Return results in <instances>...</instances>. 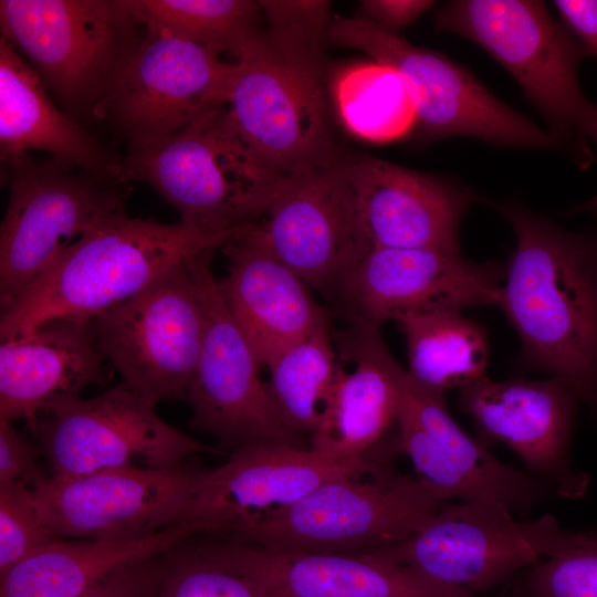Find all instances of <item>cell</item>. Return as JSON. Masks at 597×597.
I'll return each instance as SVG.
<instances>
[{
	"mask_svg": "<svg viewBox=\"0 0 597 597\" xmlns=\"http://www.w3.org/2000/svg\"><path fill=\"white\" fill-rule=\"evenodd\" d=\"M505 276L495 263L432 248H371L342 281L344 310L356 324L495 305Z\"/></svg>",
	"mask_w": 597,
	"mask_h": 597,
	"instance_id": "18",
	"label": "cell"
},
{
	"mask_svg": "<svg viewBox=\"0 0 597 597\" xmlns=\"http://www.w3.org/2000/svg\"><path fill=\"white\" fill-rule=\"evenodd\" d=\"M122 172L153 187L180 222L222 233L258 220L281 176L244 142L227 105L153 148L127 153Z\"/></svg>",
	"mask_w": 597,
	"mask_h": 597,
	"instance_id": "5",
	"label": "cell"
},
{
	"mask_svg": "<svg viewBox=\"0 0 597 597\" xmlns=\"http://www.w3.org/2000/svg\"><path fill=\"white\" fill-rule=\"evenodd\" d=\"M266 24L264 34L273 42L311 55L322 56V43L329 28V1H259Z\"/></svg>",
	"mask_w": 597,
	"mask_h": 597,
	"instance_id": "35",
	"label": "cell"
},
{
	"mask_svg": "<svg viewBox=\"0 0 597 597\" xmlns=\"http://www.w3.org/2000/svg\"><path fill=\"white\" fill-rule=\"evenodd\" d=\"M56 537L42 519L32 490L21 481L0 484V574Z\"/></svg>",
	"mask_w": 597,
	"mask_h": 597,
	"instance_id": "34",
	"label": "cell"
},
{
	"mask_svg": "<svg viewBox=\"0 0 597 597\" xmlns=\"http://www.w3.org/2000/svg\"><path fill=\"white\" fill-rule=\"evenodd\" d=\"M9 202L0 227V305L9 307L86 231L124 210L130 187L50 156L2 160Z\"/></svg>",
	"mask_w": 597,
	"mask_h": 597,
	"instance_id": "6",
	"label": "cell"
},
{
	"mask_svg": "<svg viewBox=\"0 0 597 597\" xmlns=\"http://www.w3.org/2000/svg\"><path fill=\"white\" fill-rule=\"evenodd\" d=\"M125 383L51 406L33 434L53 478L116 469H167L196 453L226 454L164 421Z\"/></svg>",
	"mask_w": 597,
	"mask_h": 597,
	"instance_id": "11",
	"label": "cell"
},
{
	"mask_svg": "<svg viewBox=\"0 0 597 597\" xmlns=\"http://www.w3.org/2000/svg\"><path fill=\"white\" fill-rule=\"evenodd\" d=\"M492 597H526L523 593H521L519 589L514 590L512 594L507 595H498Z\"/></svg>",
	"mask_w": 597,
	"mask_h": 597,
	"instance_id": "41",
	"label": "cell"
},
{
	"mask_svg": "<svg viewBox=\"0 0 597 597\" xmlns=\"http://www.w3.org/2000/svg\"><path fill=\"white\" fill-rule=\"evenodd\" d=\"M213 249L187 259L205 311V334L185 401L189 428L214 437L222 449L253 441L307 448L304 434L284 420L273 402L250 343L235 324L211 270Z\"/></svg>",
	"mask_w": 597,
	"mask_h": 597,
	"instance_id": "13",
	"label": "cell"
},
{
	"mask_svg": "<svg viewBox=\"0 0 597 597\" xmlns=\"http://www.w3.org/2000/svg\"><path fill=\"white\" fill-rule=\"evenodd\" d=\"M272 253L308 287L338 290L371 249L342 160L280 176L263 214L250 223Z\"/></svg>",
	"mask_w": 597,
	"mask_h": 597,
	"instance_id": "15",
	"label": "cell"
},
{
	"mask_svg": "<svg viewBox=\"0 0 597 597\" xmlns=\"http://www.w3.org/2000/svg\"><path fill=\"white\" fill-rule=\"evenodd\" d=\"M165 552L113 574L77 597H154L165 567Z\"/></svg>",
	"mask_w": 597,
	"mask_h": 597,
	"instance_id": "37",
	"label": "cell"
},
{
	"mask_svg": "<svg viewBox=\"0 0 597 597\" xmlns=\"http://www.w3.org/2000/svg\"><path fill=\"white\" fill-rule=\"evenodd\" d=\"M210 470L188 459L167 469L49 476L32 492L56 538L133 541L180 524Z\"/></svg>",
	"mask_w": 597,
	"mask_h": 597,
	"instance_id": "16",
	"label": "cell"
},
{
	"mask_svg": "<svg viewBox=\"0 0 597 597\" xmlns=\"http://www.w3.org/2000/svg\"><path fill=\"white\" fill-rule=\"evenodd\" d=\"M192 536L186 523L133 541L55 538L0 574V597H77Z\"/></svg>",
	"mask_w": 597,
	"mask_h": 597,
	"instance_id": "27",
	"label": "cell"
},
{
	"mask_svg": "<svg viewBox=\"0 0 597 597\" xmlns=\"http://www.w3.org/2000/svg\"><path fill=\"white\" fill-rule=\"evenodd\" d=\"M185 40L147 32L95 113L127 145L153 148L205 113L228 104L235 62Z\"/></svg>",
	"mask_w": 597,
	"mask_h": 597,
	"instance_id": "14",
	"label": "cell"
},
{
	"mask_svg": "<svg viewBox=\"0 0 597 597\" xmlns=\"http://www.w3.org/2000/svg\"><path fill=\"white\" fill-rule=\"evenodd\" d=\"M104 362L90 323L54 320L1 341L0 419L24 420L33 432L51 406L103 385Z\"/></svg>",
	"mask_w": 597,
	"mask_h": 597,
	"instance_id": "24",
	"label": "cell"
},
{
	"mask_svg": "<svg viewBox=\"0 0 597 597\" xmlns=\"http://www.w3.org/2000/svg\"><path fill=\"white\" fill-rule=\"evenodd\" d=\"M123 383L154 406L185 399L205 334V311L187 260L90 322Z\"/></svg>",
	"mask_w": 597,
	"mask_h": 597,
	"instance_id": "10",
	"label": "cell"
},
{
	"mask_svg": "<svg viewBox=\"0 0 597 597\" xmlns=\"http://www.w3.org/2000/svg\"><path fill=\"white\" fill-rule=\"evenodd\" d=\"M585 211L597 213V196L570 209L572 213Z\"/></svg>",
	"mask_w": 597,
	"mask_h": 597,
	"instance_id": "40",
	"label": "cell"
},
{
	"mask_svg": "<svg viewBox=\"0 0 597 597\" xmlns=\"http://www.w3.org/2000/svg\"><path fill=\"white\" fill-rule=\"evenodd\" d=\"M442 501L389 463L327 481L231 540L293 552L357 553L397 544L422 528Z\"/></svg>",
	"mask_w": 597,
	"mask_h": 597,
	"instance_id": "7",
	"label": "cell"
},
{
	"mask_svg": "<svg viewBox=\"0 0 597 597\" xmlns=\"http://www.w3.org/2000/svg\"><path fill=\"white\" fill-rule=\"evenodd\" d=\"M516 248L496 303L521 342L520 366L567 383L597 421V233L570 232L500 203Z\"/></svg>",
	"mask_w": 597,
	"mask_h": 597,
	"instance_id": "1",
	"label": "cell"
},
{
	"mask_svg": "<svg viewBox=\"0 0 597 597\" xmlns=\"http://www.w3.org/2000/svg\"><path fill=\"white\" fill-rule=\"evenodd\" d=\"M333 341L338 370L310 448L345 462L369 455L386 439L398 425L400 397L379 327L353 323Z\"/></svg>",
	"mask_w": 597,
	"mask_h": 597,
	"instance_id": "23",
	"label": "cell"
},
{
	"mask_svg": "<svg viewBox=\"0 0 597 597\" xmlns=\"http://www.w3.org/2000/svg\"><path fill=\"white\" fill-rule=\"evenodd\" d=\"M231 235L117 211L72 243L1 312V341L29 335L54 320L90 323L174 265L222 247Z\"/></svg>",
	"mask_w": 597,
	"mask_h": 597,
	"instance_id": "2",
	"label": "cell"
},
{
	"mask_svg": "<svg viewBox=\"0 0 597 597\" xmlns=\"http://www.w3.org/2000/svg\"><path fill=\"white\" fill-rule=\"evenodd\" d=\"M553 4L586 57H597V0H556Z\"/></svg>",
	"mask_w": 597,
	"mask_h": 597,
	"instance_id": "39",
	"label": "cell"
},
{
	"mask_svg": "<svg viewBox=\"0 0 597 597\" xmlns=\"http://www.w3.org/2000/svg\"><path fill=\"white\" fill-rule=\"evenodd\" d=\"M396 323L407 342V373L422 389L443 395L486 377L485 333L461 312L409 315Z\"/></svg>",
	"mask_w": 597,
	"mask_h": 597,
	"instance_id": "28",
	"label": "cell"
},
{
	"mask_svg": "<svg viewBox=\"0 0 597 597\" xmlns=\"http://www.w3.org/2000/svg\"><path fill=\"white\" fill-rule=\"evenodd\" d=\"M222 538L234 562L274 597H476L367 552L281 551Z\"/></svg>",
	"mask_w": 597,
	"mask_h": 597,
	"instance_id": "22",
	"label": "cell"
},
{
	"mask_svg": "<svg viewBox=\"0 0 597 597\" xmlns=\"http://www.w3.org/2000/svg\"><path fill=\"white\" fill-rule=\"evenodd\" d=\"M154 597H274L243 570L219 536L192 535L165 552Z\"/></svg>",
	"mask_w": 597,
	"mask_h": 597,
	"instance_id": "32",
	"label": "cell"
},
{
	"mask_svg": "<svg viewBox=\"0 0 597 597\" xmlns=\"http://www.w3.org/2000/svg\"><path fill=\"white\" fill-rule=\"evenodd\" d=\"M147 32L185 40L238 61L263 25L252 0H125Z\"/></svg>",
	"mask_w": 597,
	"mask_h": 597,
	"instance_id": "29",
	"label": "cell"
},
{
	"mask_svg": "<svg viewBox=\"0 0 597 597\" xmlns=\"http://www.w3.org/2000/svg\"><path fill=\"white\" fill-rule=\"evenodd\" d=\"M235 64L228 114L262 160L283 175L333 157L322 57L283 48L262 29Z\"/></svg>",
	"mask_w": 597,
	"mask_h": 597,
	"instance_id": "9",
	"label": "cell"
},
{
	"mask_svg": "<svg viewBox=\"0 0 597 597\" xmlns=\"http://www.w3.org/2000/svg\"><path fill=\"white\" fill-rule=\"evenodd\" d=\"M39 454L11 422L0 419V484L21 481L31 490L42 485L49 476L38 465Z\"/></svg>",
	"mask_w": 597,
	"mask_h": 597,
	"instance_id": "36",
	"label": "cell"
},
{
	"mask_svg": "<svg viewBox=\"0 0 597 597\" xmlns=\"http://www.w3.org/2000/svg\"><path fill=\"white\" fill-rule=\"evenodd\" d=\"M434 29L463 36L500 62L582 168L597 146V104L583 93L578 67L586 54L542 1L455 0L434 14Z\"/></svg>",
	"mask_w": 597,
	"mask_h": 597,
	"instance_id": "3",
	"label": "cell"
},
{
	"mask_svg": "<svg viewBox=\"0 0 597 597\" xmlns=\"http://www.w3.org/2000/svg\"><path fill=\"white\" fill-rule=\"evenodd\" d=\"M387 463L376 453L339 462L311 448L248 442L211 468L181 523L193 535L231 538L327 481L374 474Z\"/></svg>",
	"mask_w": 597,
	"mask_h": 597,
	"instance_id": "17",
	"label": "cell"
},
{
	"mask_svg": "<svg viewBox=\"0 0 597 597\" xmlns=\"http://www.w3.org/2000/svg\"><path fill=\"white\" fill-rule=\"evenodd\" d=\"M432 4L427 0H365L360 2L358 17L397 33L398 29L416 21Z\"/></svg>",
	"mask_w": 597,
	"mask_h": 597,
	"instance_id": "38",
	"label": "cell"
},
{
	"mask_svg": "<svg viewBox=\"0 0 597 597\" xmlns=\"http://www.w3.org/2000/svg\"><path fill=\"white\" fill-rule=\"evenodd\" d=\"M334 100L346 129L365 140L394 142L417 126L416 106L405 81L375 61L344 69L334 83Z\"/></svg>",
	"mask_w": 597,
	"mask_h": 597,
	"instance_id": "30",
	"label": "cell"
},
{
	"mask_svg": "<svg viewBox=\"0 0 597 597\" xmlns=\"http://www.w3.org/2000/svg\"><path fill=\"white\" fill-rule=\"evenodd\" d=\"M388 368L401 402L438 446L431 475L442 501H483L525 516L545 499L551 491L545 483L499 461L460 428L443 395L415 384L391 354Z\"/></svg>",
	"mask_w": 597,
	"mask_h": 597,
	"instance_id": "25",
	"label": "cell"
},
{
	"mask_svg": "<svg viewBox=\"0 0 597 597\" xmlns=\"http://www.w3.org/2000/svg\"><path fill=\"white\" fill-rule=\"evenodd\" d=\"M524 570L526 597H597V528L567 531L556 552Z\"/></svg>",
	"mask_w": 597,
	"mask_h": 597,
	"instance_id": "33",
	"label": "cell"
},
{
	"mask_svg": "<svg viewBox=\"0 0 597 597\" xmlns=\"http://www.w3.org/2000/svg\"><path fill=\"white\" fill-rule=\"evenodd\" d=\"M222 250L229 269L217 281L218 290L262 367L329 326L328 314L306 283L272 253L250 223L237 229Z\"/></svg>",
	"mask_w": 597,
	"mask_h": 597,
	"instance_id": "21",
	"label": "cell"
},
{
	"mask_svg": "<svg viewBox=\"0 0 597 597\" xmlns=\"http://www.w3.org/2000/svg\"><path fill=\"white\" fill-rule=\"evenodd\" d=\"M566 533L551 514L515 521L493 503L446 501L418 532L366 552L475 595L556 552Z\"/></svg>",
	"mask_w": 597,
	"mask_h": 597,
	"instance_id": "12",
	"label": "cell"
},
{
	"mask_svg": "<svg viewBox=\"0 0 597 597\" xmlns=\"http://www.w3.org/2000/svg\"><path fill=\"white\" fill-rule=\"evenodd\" d=\"M339 357L329 326L318 328L281 353L266 368L268 391L284 420L311 437L320 427Z\"/></svg>",
	"mask_w": 597,
	"mask_h": 597,
	"instance_id": "31",
	"label": "cell"
},
{
	"mask_svg": "<svg viewBox=\"0 0 597 597\" xmlns=\"http://www.w3.org/2000/svg\"><path fill=\"white\" fill-rule=\"evenodd\" d=\"M326 39L395 70L412 96L417 126L430 140L469 136L501 146L566 153L551 132L511 108L464 66L439 52L413 45L359 17H336Z\"/></svg>",
	"mask_w": 597,
	"mask_h": 597,
	"instance_id": "8",
	"label": "cell"
},
{
	"mask_svg": "<svg viewBox=\"0 0 597 597\" xmlns=\"http://www.w3.org/2000/svg\"><path fill=\"white\" fill-rule=\"evenodd\" d=\"M580 399L564 380H491L459 389L458 405L484 444L502 442L561 498H583L588 475L573 465L570 443Z\"/></svg>",
	"mask_w": 597,
	"mask_h": 597,
	"instance_id": "19",
	"label": "cell"
},
{
	"mask_svg": "<svg viewBox=\"0 0 597 597\" xmlns=\"http://www.w3.org/2000/svg\"><path fill=\"white\" fill-rule=\"evenodd\" d=\"M33 150L97 175L124 179L123 158L59 108L32 66L1 38V161Z\"/></svg>",
	"mask_w": 597,
	"mask_h": 597,
	"instance_id": "26",
	"label": "cell"
},
{
	"mask_svg": "<svg viewBox=\"0 0 597 597\" xmlns=\"http://www.w3.org/2000/svg\"><path fill=\"white\" fill-rule=\"evenodd\" d=\"M371 248L460 253L459 229L472 191L369 156L342 160Z\"/></svg>",
	"mask_w": 597,
	"mask_h": 597,
	"instance_id": "20",
	"label": "cell"
},
{
	"mask_svg": "<svg viewBox=\"0 0 597 597\" xmlns=\"http://www.w3.org/2000/svg\"><path fill=\"white\" fill-rule=\"evenodd\" d=\"M0 28L80 124L95 121L146 34L125 0H1Z\"/></svg>",
	"mask_w": 597,
	"mask_h": 597,
	"instance_id": "4",
	"label": "cell"
}]
</instances>
